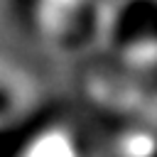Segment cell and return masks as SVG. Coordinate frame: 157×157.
<instances>
[{
  "label": "cell",
  "mask_w": 157,
  "mask_h": 157,
  "mask_svg": "<svg viewBox=\"0 0 157 157\" xmlns=\"http://www.w3.org/2000/svg\"><path fill=\"white\" fill-rule=\"evenodd\" d=\"M47 130L44 113H27L25 108L0 120V157H29Z\"/></svg>",
  "instance_id": "obj_2"
},
{
  "label": "cell",
  "mask_w": 157,
  "mask_h": 157,
  "mask_svg": "<svg viewBox=\"0 0 157 157\" xmlns=\"http://www.w3.org/2000/svg\"><path fill=\"white\" fill-rule=\"evenodd\" d=\"M22 110V93L17 83L0 71V120L12 118Z\"/></svg>",
  "instance_id": "obj_3"
},
{
  "label": "cell",
  "mask_w": 157,
  "mask_h": 157,
  "mask_svg": "<svg viewBox=\"0 0 157 157\" xmlns=\"http://www.w3.org/2000/svg\"><path fill=\"white\" fill-rule=\"evenodd\" d=\"M96 2H98V0H96Z\"/></svg>",
  "instance_id": "obj_4"
},
{
  "label": "cell",
  "mask_w": 157,
  "mask_h": 157,
  "mask_svg": "<svg viewBox=\"0 0 157 157\" xmlns=\"http://www.w3.org/2000/svg\"><path fill=\"white\" fill-rule=\"evenodd\" d=\"M101 29L115 52H157V0H115Z\"/></svg>",
  "instance_id": "obj_1"
}]
</instances>
